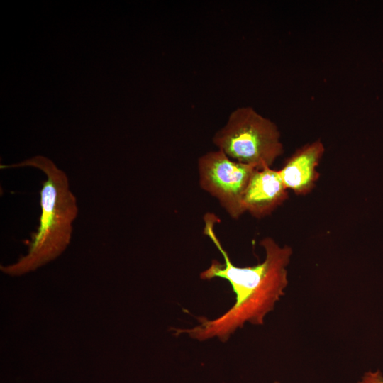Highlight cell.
Segmentation results:
<instances>
[{
	"instance_id": "cell-2",
	"label": "cell",
	"mask_w": 383,
	"mask_h": 383,
	"mask_svg": "<svg viewBox=\"0 0 383 383\" xmlns=\"http://www.w3.org/2000/svg\"><path fill=\"white\" fill-rule=\"evenodd\" d=\"M25 167L40 170L46 179L40 191L39 224L30 236L27 255L13 265L1 267L11 275L33 271L58 257L70 243L79 212L67 174L50 158L35 155L19 162L1 165V169Z\"/></svg>"
},
{
	"instance_id": "cell-1",
	"label": "cell",
	"mask_w": 383,
	"mask_h": 383,
	"mask_svg": "<svg viewBox=\"0 0 383 383\" xmlns=\"http://www.w3.org/2000/svg\"><path fill=\"white\" fill-rule=\"evenodd\" d=\"M219 221L216 214L206 213L204 216L203 233L221 253L224 262L213 260L210 266L200 273V278L227 280L235 295V304L213 319L199 317L196 326L173 329L174 335L185 333L199 341L216 338L226 342L245 323L262 325L265 317L284 294L288 284L287 267L293 252L292 248L287 245L281 246L273 238L266 237L260 243L265 252L262 262L253 266H236L216 233L215 226Z\"/></svg>"
},
{
	"instance_id": "cell-3",
	"label": "cell",
	"mask_w": 383,
	"mask_h": 383,
	"mask_svg": "<svg viewBox=\"0 0 383 383\" xmlns=\"http://www.w3.org/2000/svg\"><path fill=\"white\" fill-rule=\"evenodd\" d=\"M213 143L231 159L257 170L271 167L284 152L277 125L250 106L233 111Z\"/></svg>"
},
{
	"instance_id": "cell-8",
	"label": "cell",
	"mask_w": 383,
	"mask_h": 383,
	"mask_svg": "<svg viewBox=\"0 0 383 383\" xmlns=\"http://www.w3.org/2000/svg\"><path fill=\"white\" fill-rule=\"evenodd\" d=\"M273 383H279L278 381H274Z\"/></svg>"
},
{
	"instance_id": "cell-4",
	"label": "cell",
	"mask_w": 383,
	"mask_h": 383,
	"mask_svg": "<svg viewBox=\"0 0 383 383\" xmlns=\"http://www.w3.org/2000/svg\"><path fill=\"white\" fill-rule=\"evenodd\" d=\"M197 167L201 188L216 198L230 217L237 220L245 213L243 198L255 168L231 159L220 150L201 155Z\"/></svg>"
},
{
	"instance_id": "cell-5",
	"label": "cell",
	"mask_w": 383,
	"mask_h": 383,
	"mask_svg": "<svg viewBox=\"0 0 383 383\" xmlns=\"http://www.w3.org/2000/svg\"><path fill=\"white\" fill-rule=\"evenodd\" d=\"M288 198L278 170L265 167L255 170L245 189L243 206L256 218L270 215Z\"/></svg>"
},
{
	"instance_id": "cell-7",
	"label": "cell",
	"mask_w": 383,
	"mask_h": 383,
	"mask_svg": "<svg viewBox=\"0 0 383 383\" xmlns=\"http://www.w3.org/2000/svg\"><path fill=\"white\" fill-rule=\"evenodd\" d=\"M357 383H383V375L379 370L376 372H367Z\"/></svg>"
},
{
	"instance_id": "cell-6",
	"label": "cell",
	"mask_w": 383,
	"mask_h": 383,
	"mask_svg": "<svg viewBox=\"0 0 383 383\" xmlns=\"http://www.w3.org/2000/svg\"><path fill=\"white\" fill-rule=\"evenodd\" d=\"M324 152V145L319 140L296 150L278 170L285 187L296 195L310 193L320 177L317 167Z\"/></svg>"
}]
</instances>
